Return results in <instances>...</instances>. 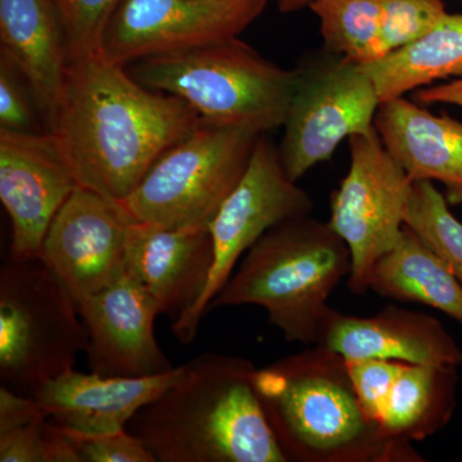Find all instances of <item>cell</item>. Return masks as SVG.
I'll return each mask as SVG.
<instances>
[{"label": "cell", "mask_w": 462, "mask_h": 462, "mask_svg": "<svg viewBox=\"0 0 462 462\" xmlns=\"http://www.w3.org/2000/svg\"><path fill=\"white\" fill-rule=\"evenodd\" d=\"M370 291L431 307L462 325V285L442 258L404 225L401 238L374 266Z\"/></svg>", "instance_id": "ffe728a7"}, {"label": "cell", "mask_w": 462, "mask_h": 462, "mask_svg": "<svg viewBox=\"0 0 462 462\" xmlns=\"http://www.w3.org/2000/svg\"><path fill=\"white\" fill-rule=\"evenodd\" d=\"M78 307L88 333L85 354L91 372L115 378H147L175 367L154 336L160 309L129 273L78 300Z\"/></svg>", "instance_id": "5bb4252c"}, {"label": "cell", "mask_w": 462, "mask_h": 462, "mask_svg": "<svg viewBox=\"0 0 462 462\" xmlns=\"http://www.w3.org/2000/svg\"><path fill=\"white\" fill-rule=\"evenodd\" d=\"M312 2L314 0H279V9L282 14H293L302 8L310 7Z\"/></svg>", "instance_id": "d6a6232c"}, {"label": "cell", "mask_w": 462, "mask_h": 462, "mask_svg": "<svg viewBox=\"0 0 462 462\" xmlns=\"http://www.w3.org/2000/svg\"><path fill=\"white\" fill-rule=\"evenodd\" d=\"M382 58L418 41L443 20V0H378Z\"/></svg>", "instance_id": "484cf974"}, {"label": "cell", "mask_w": 462, "mask_h": 462, "mask_svg": "<svg viewBox=\"0 0 462 462\" xmlns=\"http://www.w3.org/2000/svg\"><path fill=\"white\" fill-rule=\"evenodd\" d=\"M0 53L23 74L50 133L69 66L53 0H0Z\"/></svg>", "instance_id": "d6986e66"}, {"label": "cell", "mask_w": 462, "mask_h": 462, "mask_svg": "<svg viewBox=\"0 0 462 462\" xmlns=\"http://www.w3.org/2000/svg\"><path fill=\"white\" fill-rule=\"evenodd\" d=\"M214 264L208 229H169L132 221L125 248V267L153 298L161 315L175 321L196 306Z\"/></svg>", "instance_id": "9a60e30c"}, {"label": "cell", "mask_w": 462, "mask_h": 462, "mask_svg": "<svg viewBox=\"0 0 462 462\" xmlns=\"http://www.w3.org/2000/svg\"><path fill=\"white\" fill-rule=\"evenodd\" d=\"M181 366L147 378H115L76 370L42 385L32 397L54 424L85 436L127 430L143 407L180 376Z\"/></svg>", "instance_id": "e0dca14e"}, {"label": "cell", "mask_w": 462, "mask_h": 462, "mask_svg": "<svg viewBox=\"0 0 462 462\" xmlns=\"http://www.w3.org/2000/svg\"><path fill=\"white\" fill-rule=\"evenodd\" d=\"M152 90L184 100L202 121L266 134L284 126L297 72L282 69L239 38L143 58L126 66Z\"/></svg>", "instance_id": "5b68a950"}, {"label": "cell", "mask_w": 462, "mask_h": 462, "mask_svg": "<svg viewBox=\"0 0 462 462\" xmlns=\"http://www.w3.org/2000/svg\"><path fill=\"white\" fill-rule=\"evenodd\" d=\"M422 105H452L462 108V79L448 84L422 88L415 94Z\"/></svg>", "instance_id": "1f68e13d"}, {"label": "cell", "mask_w": 462, "mask_h": 462, "mask_svg": "<svg viewBox=\"0 0 462 462\" xmlns=\"http://www.w3.org/2000/svg\"><path fill=\"white\" fill-rule=\"evenodd\" d=\"M88 333L78 302L42 258L9 257L0 269V379L33 396L75 369Z\"/></svg>", "instance_id": "8992f818"}, {"label": "cell", "mask_w": 462, "mask_h": 462, "mask_svg": "<svg viewBox=\"0 0 462 462\" xmlns=\"http://www.w3.org/2000/svg\"><path fill=\"white\" fill-rule=\"evenodd\" d=\"M296 72V89L278 147L293 181L329 160L343 139L373 132L380 105L370 76L342 57L328 53L302 63Z\"/></svg>", "instance_id": "30bf717a"}, {"label": "cell", "mask_w": 462, "mask_h": 462, "mask_svg": "<svg viewBox=\"0 0 462 462\" xmlns=\"http://www.w3.org/2000/svg\"><path fill=\"white\" fill-rule=\"evenodd\" d=\"M48 418L0 433V462H45L44 425Z\"/></svg>", "instance_id": "f546056e"}, {"label": "cell", "mask_w": 462, "mask_h": 462, "mask_svg": "<svg viewBox=\"0 0 462 462\" xmlns=\"http://www.w3.org/2000/svg\"><path fill=\"white\" fill-rule=\"evenodd\" d=\"M361 67L372 79L380 103L443 79H462V14H447L418 41Z\"/></svg>", "instance_id": "7402d4cb"}, {"label": "cell", "mask_w": 462, "mask_h": 462, "mask_svg": "<svg viewBox=\"0 0 462 462\" xmlns=\"http://www.w3.org/2000/svg\"><path fill=\"white\" fill-rule=\"evenodd\" d=\"M254 387L288 461H425L367 418L346 358L325 346L257 369Z\"/></svg>", "instance_id": "3957f363"}, {"label": "cell", "mask_w": 462, "mask_h": 462, "mask_svg": "<svg viewBox=\"0 0 462 462\" xmlns=\"http://www.w3.org/2000/svg\"><path fill=\"white\" fill-rule=\"evenodd\" d=\"M404 363L380 358L346 360L349 375L367 418L380 425L389 394Z\"/></svg>", "instance_id": "83f0119b"}, {"label": "cell", "mask_w": 462, "mask_h": 462, "mask_svg": "<svg viewBox=\"0 0 462 462\" xmlns=\"http://www.w3.org/2000/svg\"><path fill=\"white\" fill-rule=\"evenodd\" d=\"M404 225L442 258L462 285V223L433 182H413Z\"/></svg>", "instance_id": "cb8c5ba5"}, {"label": "cell", "mask_w": 462, "mask_h": 462, "mask_svg": "<svg viewBox=\"0 0 462 462\" xmlns=\"http://www.w3.org/2000/svg\"><path fill=\"white\" fill-rule=\"evenodd\" d=\"M202 118L99 56L69 60L53 133L81 187L123 202Z\"/></svg>", "instance_id": "6da1fadb"}, {"label": "cell", "mask_w": 462, "mask_h": 462, "mask_svg": "<svg viewBox=\"0 0 462 462\" xmlns=\"http://www.w3.org/2000/svg\"><path fill=\"white\" fill-rule=\"evenodd\" d=\"M348 142L351 165L331 196L329 224L351 252L349 291L361 296L370 291L375 263L401 238L413 181L375 129Z\"/></svg>", "instance_id": "9c48e42d"}, {"label": "cell", "mask_w": 462, "mask_h": 462, "mask_svg": "<svg viewBox=\"0 0 462 462\" xmlns=\"http://www.w3.org/2000/svg\"><path fill=\"white\" fill-rule=\"evenodd\" d=\"M267 0H124L109 23L103 57L121 66L238 38Z\"/></svg>", "instance_id": "8fae6325"}, {"label": "cell", "mask_w": 462, "mask_h": 462, "mask_svg": "<svg viewBox=\"0 0 462 462\" xmlns=\"http://www.w3.org/2000/svg\"><path fill=\"white\" fill-rule=\"evenodd\" d=\"M314 202L285 172L279 148L258 136L245 175L209 225L214 264L202 296L187 314L172 321V333L181 345H190L200 321L236 272L243 254L263 234L289 218L311 215Z\"/></svg>", "instance_id": "ba28073f"}, {"label": "cell", "mask_w": 462, "mask_h": 462, "mask_svg": "<svg viewBox=\"0 0 462 462\" xmlns=\"http://www.w3.org/2000/svg\"><path fill=\"white\" fill-rule=\"evenodd\" d=\"M79 185L53 133L0 130V200L11 220L9 257H42L51 221Z\"/></svg>", "instance_id": "7c38bea8"}, {"label": "cell", "mask_w": 462, "mask_h": 462, "mask_svg": "<svg viewBox=\"0 0 462 462\" xmlns=\"http://www.w3.org/2000/svg\"><path fill=\"white\" fill-rule=\"evenodd\" d=\"M48 418L35 397L17 393L0 385V433L30 424L36 419Z\"/></svg>", "instance_id": "4dcf8cb0"}, {"label": "cell", "mask_w": 462, "mask_h": 462, "mask_svg": "<svg viewBox=\"0 0 462 462\" xmlns=\"http://www.w3.org/2000/svg\"><path fill=\"white\" fill-rule=\"evenodd\" d=\"M374 126L413 182H440L448 205H462L460 121L400 97L380 103Z\"/></svg>", "instance_id": "ac0fdd59"}, {"label": "cell", "mask_w": 462, "mask_h": 462, "mask_svg": "<svg viewBox=\"0 0 462 462\" xmlns=\"http://www.w3.org/2000/svg\"><path fill=\"white\" fill-rule=\"evenodd\" d=\"M0 130L44 133L32 90L14 63L0 53Z\"/></svg>", "instance_id": "4316f807"}, {"label": "cell", "mask_w": 462, "mask_h": 462, "mask_svg": "<svg viewBox=\"0 0 462 462\" xmlns=\"http://www.w3.org/2000/svg\"><path fill=\"white\" fill-rule=\"evenodd\" d=\"M456 370L452 365L403 364L380 420L385 436L412 443L442 430L455 411Z\"/></svg>", "instance_id": "44dd1931"}, {"label": "cell", "mask_w": 462, "mask_h": 462, "mask_svg": "<svg viewBox=\"0 0 462 462\" xmlns=\"http://www.w3.org/2000/svg\"><path fill=\"white\" fill-rule=\"evenodd\" d=\"M133 218L120 202L79 185L51 221L42 260L76 302L126 273L125 248Z\"/></svg>", "instance_id": "4fadbf2b"}, {"label": "cell", "mask_w": 462, "mask_h": 462, "mask_svg": "<svg viewBox=\"0 0 462 462\" xmlns=\"http://www.w3.org/2000/svg\"><path fill=\"white\" fill-rule=\"evenodd\" d=\"M351 267L348 245L329 223L289 218L248 249L208 310L263 307L288 342L316 346L328 300Z\"/></svg>", "instance_id": "277c9868"}, {"label": "cell", "mask_w": 462, "mask_h": 462, "mask_svg": "<svg viewBox=\"0 0 462 462\" xmlns=\"http://www.w3.org/2000/svg\"><path fill=\"white\" fill-rule=\"evenodd\" d=\"M124 0H53L69 60L102 54L109 23Z\"/></svg>", "instance_id": "d4e9b609"}, {"label": "cell", "mask_w": 462, "mask_h": 462, "mask_svg": "<svg viewBox=\"0 0 462 462\" xmlns=\"http://www.w3.org/2000/svg\"><path fill=\"white\" fill-rule=\"evenodd\" d=\"M316 346L346 360L380 358L413 365L462 364V349L433 316L387 306L378 314L358 318L331 309Z\"/></svg>", "instance_id": "2e32d148"}, {"label": "cell", "mask_w": 462, "mask_h": 462, "mask_svg": "<svg viewBox=\"0 0 462 462\" xmlns=\"http://www.w3.org/2000/svg\"><path fill=\"white\" fill-rule=\"evenodd\" d=\"M247 358L202 354L130 422L157 462H287Z\"/></svg>", "instance_id": "7a4b0ae2"}, {"label": "cell", "mask_w": 462, "mask_h": 462, "mask_svg": "<svg viewBox=\"0 0 462 462\" xmlns=\"http://www.w3.org/2000/svg\"><path fill=\"white\" fill-rule=\"evenodd\" d=\"M263 134L202 124L162 154L121 206L134 221L208 229L247 170Z\"/></svg>", "instance_id": "52a82bcc"}, {"label": "cell", "mask_w": 462, "mask_h": 462, "mask_svg": "<svg viewBox=\"0 0 462 462\" xmlns=\"http://www.w3.org/2000/svg\"><path fill=\"white\" fill-rule=\"evenodd\" d=\"M67 431L81 462H157L144 443L129 430L97 436Z\"/></svg>", "instance_id": "f1b7e54d"}, {"label": "cell", "mask_w": 462, "mask_h": 462, "mask_svg": "<svg viewBox=\"0 0 462 462\" xmlns=\"http://www.w3.org/2000/svg\"><path fill=\"white\" fill-rule=\"evenodd\" d=\"M309 8L320 21L325 51L358 66L382 58L378 0H314Z\"/></svg>", "instance_id": "603a6c76"}]
</instances>
